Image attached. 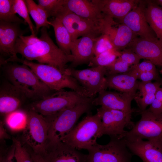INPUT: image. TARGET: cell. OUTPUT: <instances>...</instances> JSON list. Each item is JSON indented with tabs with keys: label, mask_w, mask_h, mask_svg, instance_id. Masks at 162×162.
<instances>
[{
	"label": "cell",
	"mask_w": 162,
	"mask_h": 162,
	"mask_svg": "<svg viewBox=\"0 0 162 162\" xmlns=\"http://www.w3.org/2000/svg\"><path fill=\"white\" fill-rule=\"evenodd\" d=\"M26 120V112L18 110L7 115L5 122L10 130L17 131L24 129Z\"/></svg>",
	"instance_id": "f546056e"
},
{
	"label": "cell",
	"mask_w": 162,
	"mask_h": 162,
	"mask_svg": "<svg viewBox=\"0 0 162 162\" xmlns=\"http://www.w3.org/2000/svg\"><path fill=\"white\" fill-rule=\"evenodd\" d=\"M103 135L101 119L97 113H88L68 134L60 140L78 150H87Z\"/></svg>",
	"instance_id": "277c9868"
},
{
	"label": "cell",
	"mask_w": 162,
	"mask_h": 162,
	"mask_svg": "<svg viewBox=\"0 0 162 162\" xmlns=\"http://www.w3.org/2000/svg\"><path fill=\"white\" fill-rule=\"evenodd\" d=\"M136 95L103 90L93 99V105L100 106L105 108L123 111L132 115L134 110L131 106V102Z\"/></svg>",
	"instance_id": "2e32d148"
},
{
	"label": "cell",
	"mask_w": 162,
	"mask_h": 162,
	"mask_svg": "<svg viewBox=\"0 0 162 162\" xmlns=\"http://www.w3.org/2000/svg\"><path fill=\"white\" fill-rule=\"evenodd\" d=\"M66 72L76 80L89 98H94L97 94L106 90V69L105 67H92L82 70L68 67Z\"/></svg>",
	"instance_id": "8fae6325"
},
{
	"label": "cell",
	"mask_w": 162,
	"mask_h": 162,
	"mask_svg": "<svg viewBox=\"0 0 162 162\" xmlns=\"http://www.w3.org/2000/svg\"><path fill=\"white\" fill-rule=\"evenodd\" d=\"M30 153L34 162H44L40 155L32 152H30Z\"/></svg>",
	"instance_id": "f6af8a7d"
},
{
	"label": "cell",
	"mask_w": 162,
	"mask_h": 162,
	"mask_svg": "<svg viewBox=\"0 0 162 162\" xmlns=\"http://www.w3.org/2000/svg\"><path fill=\"white\" fill-rule=\"evenodd\" d=\"M155 98V95L154 94H145L140 96L136 95L134 99L139 108L137 112L146 110V107L153 103Z\"/></svg>",
	"instance_id": "74e56055"
},
{
	"label": "cell",
	"mask_w": 162,
	"mask_h": 162,
	"mask_svg": "<svg viewBox=\"0 0 162 162\" xmlns=\"http://www.w3.org/2000/svg\"><path fill=\"white\" fill-rule=\"evenodd\" d=\"M105 16L121 20L140 1L134 0H92Z\"/></svg>",
	"instance_id": "7402d4cb"
},
{
	"label": "cell",
	"mask_w": 162,
	"mask_h": 162,
	"mask_svg": "<svg viewBox=\"0 0 162 162\" xmlns=\"http://www.w3.org/2000/svg\"><path fill=\"white\" fill-rule=\"evenodd\" d=\"M12 140L15 147L14 158L16 162H34L30 152L22 146L20 142L14 138Z\"/></svg>",
	"instance_id": "836d02e7"
},
{
	"label": "cell",
	"mask_w": 162,
	"mask_h": 162,
	"mask_svg": "<svg viewBox=\"0 0 162 162\" xmlns=\"http://www.w3.org/2000/svg\"><path fill=\"white\" fill-rule=\"evenodd\" d=\"M65 5L70 11L79 16L94 22L100 28L104 16L92 0H66Z\"/></svg>",
	"instance_id": "cb8c5ba5"
},
{
	"label": "cell",
	"mask_w": 162,
	"mask_h": 162,
	"mask_svg": "<svg viewBox=\"0 0 162 162\" xmlns=\"http://www.w3.org/2000/svg\"><path fill=\"white\" fill-rule=\"evenodd\" d=\"M27 98L25 93L6 79L0 87V112L8 115L18 109Z\"/></svg>",
	"instance_id": "ac0fdd59"
},
{
	"label": "cell",
	"mask_w": 162,
	"mask_h": 162,
	"mask_svg": "<svg viewBox=\"0 0 162 162\" xmlns=\"http://www.w3.org/2000/svg\"><path fill=\"white\" fill-rule=\"evenodd\" d=\"M50 21L54 29L58 47L67 54L71 55L73 41L69 32L59 19L54 18Z\"/></svg>",
	"instance_id": "484cf974"
},
{
	"label": "cell",
	"mask_w": 162,
	"mask_h": 162,
	"mask_svg": "<svg viewBox=\"0 0 162 162\" xmlns=\"http://www.w3.org/2000/svg\"><path fill=\"white\" fill-rule=\"evenodd\" d=\"M161 85V83L158 82L138 81L137 90H139V92L136 94V95L140 96L147 94H155Z\"/></svg>",
	"instance_id": "e575fe53"
},
{
	"label": "cell",
	"mask_w": 162,
	"mask_h": 162,
	"mask_svg": "<svg viewBox=\"0 0 162 162\" xmlns=\"http://www.w3.org/2000/svg\"><path fill=\"white\" fill-rule=\"evenodd\" d=\"M121 55V51L115 49L104 52L94 56L89 63L92 67H107L113 63Z\"/></svg>",
	"instance_id": "f1b7e54d"
},
{
	"label": "cell",
	"mask_w": 162,
	"mask_h": 162,
	"mask_svg": "<svg viewBox=\"0 0 162 162\" xmlns=\"http://www.w3.org/2000/svg\"><path fill=\"white\" fill-rule=\"evenodd\" d=\"M15 149V146L13 143L10 149L0 155V162H13Z\"/></svg>",
	"instance_id": "b9f144b4"
},
{
	"label": "cell",
	"mask_w": 162,
	"mask_h": 162,
	"mask_svg": "<svg viewBox=\"0 0 162 162\" xmlns=\"http://www.w3.org/2000/svg\"><path fill=\"white\" fill-rule=\"evenodd\" d=\"M143 10L147 22L162 42V8L152 1H143Z\"/></svg>",
	"instance_id": "d4e9b609"
},
{
	"label": "cell",
	"mask_w": 162,
	"mask_h": 162,
	"mask_svg": "<svg viewBox=\"0 0 162 162\" xmlns=\"http://www.w3.org/2000/svg\"><path fill=\"white\" fill-rule=\"evenodd\" d=\"M137 72V79H140L142 82H152V80H156L158 78L157 73L152 72Z\"/></svg>",
	"instance_id": "60d3db41"
},
{
	"label": "cell",
	"mask_w": 162,
	"mask_h": 162,
	"mask_svg": "<svg viewBox=\"0 0 162 162\" xmlns=\"http://www.w3.org/2000/svg\"><path fill=\"white\" fill-rule=\"evenodd\" d=\"M97 113L101 120L103 135L110 138H123L127 132L125 128H132L135 124L131 121L132 115L123 111L100 106Z\"/></svg>",
	"instance_id": "30bf717a"
},
{
	"label": "cell",
	"mask_w": 162,
	"mask_h": 162,
	"mask_svg": "<svg viewBox=\"0 0 162 162\" xmlns=\"http://www.w3.org/2000/svg\"><path fill=\"white\" fill-rule=\"evenodd\" d=\"M102 34L107 35L116 50L121 51L126 48L138 36L123 23H118L111 18L106 19L101 27Z\"/></svg>",
	"instance_id": "9a60e30c"
},
{
	"label": "cell",
	"mask_w": 162,
	"mask_h": 162,
	"mask_svg": "<svg viewBox=\"0 0 162 162\" xmlns=\"http://www.w3.org/2000/svg\"><path fill=\"white\" fill-rule=\"evenodd\" d=\"M137 73L130 68L126 73L110 75L105 76V87L120 92L136 94L138 81Z\"/></svg>",
	"instance_id": "603a6c76"
},
{
	"label": "cell",
	"mask_w": 162,
	"mask_h": 162,
	"mask_svg": "<svg viewBox=\"0 0 162 162\" xmlns=\"http://www.w3.org/2000/svg\"><path fill=\"white\" fill-rule=\"evenodd\" d=\"M6 79L22 91L27 98L41 99L52 90L28 66L13 62L2 65Z\"/></svg>",
	"instance_id": "7a4b0ae2"
},
{
	"label": "cell",
	"mask_w": 162,
	"mask_h": 162,
	"mask_svg": "<svg viewBox=\"0 0 162 162\" xmlns=\"http://www.w3.org/2000/svg\"><path fill=\"white\" fill-rule=\"evenodd\" d=\"M20 24L0 21V52L1 58H7L4 64L13 62L18 57L15 45L19 37L26 32L21 29Z\"/></svg>",
	"instance_id": "5bb4252c"
},
{
	"label": "cell",
	"mask_w": 162,
	"mask_h": 162,
	"mask_svg": "<svg viewBox=\"0 0 162 162\" xmlns=\"http://www.w3.org/2000/svg\"><path fill=\"white\" fill-rule=\"evenodd\" d=\"M15 62H18L29 67L39 78L52 90L54 92L67 88L89 98L86 92L72 76L53 66L35 63L18 57Z\"/></svg>",
	"instance_id": "3957f363"
},
{
	"label": "cell",
	"mask_w": 162,
	"mask_h": 162,
	"mask_svg": "<svg viewBox=\"0 0 162 162\" xmlns=\"http://www.w3.org/2000/svg\"><path fill=\"white\" fill-rule=\"evenodd\" d=\"M126 48L130 49L141 58L162 66V42L157 38H144L137 37Z\"/></svg>",
	"instance_id": "e0dca14e"
},
{
	"label": "cell",
	"mask_w": 162,
	"mask_h": 162,
	"mask_svg": "<svg viewBox=\"0 0 162 162\" xmlns=\"http://www.w3.org/2000/svg\"><path fill=\"white\" fill-rule=\"evenodd\" d=\"M106 67V76L126 73L129 70L130 68L128 64L118 58L113 63Z\"/></svg>",
	"instance_id": "d590c367"
},
{
	"label": "cell",
	"mask_w": 162,
	"mask_h": 162,
	"mask_svg": "<svg viewBox=\"0 0 162 162\" xmlns=\"http://www.w3.org/2000/svg\"><path fill=\"white\" fill-rule=\"evenodd\" d=\"M110 138L107 144L97 143L88 150L86 162H132L133 155L127 147L125 140Z\"/></svg>",
	"instance_id": "9c48e42d"
},
{
	"label": "cell",
	"mask_w": 162,
	"mask_h": 162,
	"mask_svg": "<svg viewBox=\"0 0 162 162\" xmlns=\"http://www.w3.org/2000/svg\"><path fill=\"white\" fill-rule=\"evenodd\" d=\"M120 22L126 25L140 38L148 39L157 38L146 18L143 1H140L138 4Z\"/></svg>",
	"instance_id": "d6986e66"
},
{
	"label": "cell",
	"mask_w": 162,
	"mask_h": 162,
	"mask_svg": "<svg viewBox=\"0 0 162 162\" xmlns=\"http://www.w3.org/2000/svg\"><path fill=\"white\" fill-rule=\"evenodd\" d=\"M47 28H42L40 40L33 45L25 46L16 41L15 52L21 54L24 59L36 60L38 63L51 65L66 72L67 64L72 62L73 57L71 55L66 54L55 44Z\"/></svg>",
	"instance_id": "6da1fadb"
},
{
	"label": "cell",
	"mask_w": 162,
	"mask_h": 162,
	"mask_svg": "<svg viewBox=\"0 0 162 162\" xmlns=\"http://www.w3.org/2000/svg\"><path fill=\"white\" fill-rule=\"evenodd\" d=\"M159 72L160 73L162 74V69H161L159 70Z\"/></svg>",
	"instance_id": "c3c4849f"
},
{
	"label": "cell",
	"mask_w": 162,
	"mask_h": 162,
	"mask_svg": "<svg viewBox=\"0 0 162 162\" xmlns=\"http://www.w3.org/2000/svg\"><path fill=\"white\" fill-rule=\"evenodd\" d=\"M155 65L149 60L145 59L141 63L131 66L130 68L137 72H152L157 73Z\"/></svg>",
	"instance_id": "f35d334b"
},
{
	"label": "cell",
	"mask_w": 162,
	"mask_h": 162,
	"mask_svg": "<svg viewBox=\"0 0 162 162\" xmlns=\"http://www.w3.org/2000/svg\"><path fill=\"white\" fill-rule=\"evenodd\" d=\"M155 1L156 4L161 6L160 7L162 8V0H158Z\"/></svg>",
	"instance_id": "7dc6e473"
},
{
	"label": "cell",
	"mask_w": 162,
	"mask_h": 162,
	"mask_svg": "<svg viewBox=\"0 0 162 162\" xmlns=\"http://www.w3.org/2000/svg\"><path fill=\"white\" fill-rule=\"evenodd\" d=\"M60 140H48L42 154L44 162H86L87 154Z\"/></svg>",
	"instance_id": "4fadbf2b"
},
{
	"label": "cell",
	"mask_w": 162,
	"mask_h": 162,
	"mask_svg": "<svg viewBox=\"0 0 162 162\" xmlns=\"http://www.w3.org/2000/svg\"><path fill=\"white\" fill-rule=\"evenodd\" d=\"M94 98L85 97L74 91L63 89L32 102L29 105V110L44 116H49L78 104L92 103Z\"/></svg>",
	"instance_id": "5b68a950"
},
{
	"label": "cell",
	"mask_w": 162,
	"mask_h": 162,
	"mask_svg": "<svg viewBox=\"0 0 162 162\" xmlns=\"http://www.w3.org/2000/svg\"><path fill=\"white\" fill-rule=\"evenodd\" d=\"M26 113L22 140L31 148V152L41 155L48 140L50 122L45 116L33 110H29Z\"/></svg>",
	"instance_id": "8992f818"
},
{
	"label": "cell",
	"mask_w": 162,
	"mask_h": 162,
	"mask_svg": "<svg viewBox=\"0 0 162 162\" xmlns=\"http://www.w3.org/2000/svg\"><path fill=\"white\" fill-rule=\"evenodd\" d=\"M113 49L116 50L111 40L106 34H102L95 38L94 44V56L106 51Z\"/></svg>",
	"instance_id": "d6a6232c"
},
{
	"label": "cell",
	"mask_w": 162,
	"mask_h": 162,
	"mask_svg": "<svg viewBox=\"0 0 162 162\" xmlns=\"http://www.w3.org/2000/svg\"><path fill=\"white\" fill-rule=\"evenodd\" d=\"M155 95L156 99L162 102V88L160 87L157 90Z\"/></svg>",
	"instance_id": "bcb514c9"
},
{
	"label": "cell",
	"mask_w": 162,
	"mask_h": 162,
	"mask_svg": "<svg viewBox=\"0 0 162 162\" xmlns=\"http://www.w3.org/2000/svg\"><path fill=\"white\" fill-rule=\"evenodd\" d=\"M56 18L59 19L68 30L72 41L86 35L97 37L102 34L100 27L96 23L77 15L66 6L63 11Z\"/></svg>",
	"instance_id": "7c38bea8"
},
{
	"label": "cell",
	"mask_w": 162,
	"mask_h": 162,
	"mask_svg": "<svg viewBox=\"0 0 162 162\" xmlns=\"http://www.w3.org/2000/svg\"><path fill=\"white\" fill-rule=\"evenodd\" d=\"M38 4L46 12L48 17H57L65 7L66 0H38Z\"/></svg>",
	"instance_id": "4dcf8cb0"
},
{
	"label": "cell",
	"mask_w": 162,
	"mask_h": 162,
	"mask_svg": "<svg viewBox=\"0 0 162 162\" xmlns=\"http://www.w3.org/2000/svg\"><path fill=\"white\" fill-rule=\"evenodd\" d=\"M146 110L155 114L162 113V102L156 98L150 105L149 107Z\"/></svg>",
	"instance_id": "7bdbcfd3"
},
{
	"label": "cell",
	"mask_w": 162,
	"mask_h": 162,
	"mask_svg": "<svg viewBox=\"0 0 162 162\" xmlns=\"http://www.w3.org/2000/svg\"><path fill=\"white\" fill-rule=\"evenodd\" d=\"M138 112L140 120L127 131L123 139L128 141L146 139L162 144V113L155 114L146 110Z\"/></svg>",
	"instance_id": "ba28073f"
},
{
	"label": "cell",
	"mask_w": 162,
	"mask_h": 162,
	"mask_svg": "<svg viewBox=\"0 0 162 162\" xmlns=\"http://www.w3.org/2000/svg\"><path fill=\"white\" fill-rule=\"evenodd\" d=\"M10 138L9 135L7 133L6 130L4 126V123L0 122V139L1 140H3L6 139Z\"/></svg>",
	"instance_id": "ee69618b"
},
{
	"label": "cell",
	"mask_w": 162,
	"mask_h": 162,
	"mask_svg": "<svg viewBox=\"0 0 162 162\" xmlns=\"http://www.w3.org/2000/svg\"><path fill=\"white\" fill-rule=\"evenodd\" d=\"M25 1L29 13L35 23L36 34L40 28H49L51 23L48 20L49 17L45 11L33 0H25Z\"/></svg>",
	"instance_id": "4316f807"
},
{
	"label": "cell",
	"mask_w": 162,
	"mask_h": 162,
	"mask_svg": "<svg viewBox=\"0 0 162 162\" xmlns=\"http://www.w3.org/2000/svg\"><path fill=\"white\" fill-rule=\"evenodd\" d=\"M96 38L91 35H86L72 41L70 51L73 60L68 68H73L89 63L94 56V44Z\"/></svg>",
	"instance_id": "44dd1931"
},
{
	"label": "cell",
	"mask_w": 162,
	"mask_h": 162,
	"mask_svg": "<svg viewBox=\"0 0 162 162\" xmlns=\"http://www.w3.org/2000/svg\"><path fill=\"white\" fill-rule=\"evenodd\" d=\"M13 0H0V21L8 22L27 24L14 14L12 10Z\"/></svg>",
	"instance_id": "83f0119b"
},
{
	"label": "cell",
	"mask_w": 162,
	"mask_h": 162,
	"mask_svg": "<svg viewBox=\"0 0 162 162\" xmlns=\"http://www.w3.org/2000/svg\"><path fill=\"white\" fill-rule=\"evenodd\" d=\"M92 103L78 104L54 115L45 116L50 124L48 133V140H60L68 134L75 127L80 116L88 112Z\"/></svg>",
	"instance_id": "52a82bcc"
},
{
	"label": "cell",
	"mask_w": 162,
	"mask_h": 162,
	"mask_svg": "<svg viewBox=\"0 0 162 162\" xmlns=\"http://www.w3.org/2000/svg\"><path fill=\"white\" fill-rule=\"evenodd\" d=\"M40 38L37 37L35 34L24 36L20 35L16 40V42L25 46H30L34 45L40 41Z\"/></svg>",
	"instance_id": "ab89813d"
},
{
	"label": "cell",
	"mask_w": 162,
	"mask_h": 162,
	"mask_svg": "<svg viewBox=\"0 0 162 162\" xmlns=\"http://www.w3.org/2000/svg\"><path fill=\"white\" fill-rule=\"evenodd\" d=\"M118 58L126 63L130 66L139 63L141 59L135 52L128 48H125L121 51V55Z\"/></svg>",
	"instance_id": "8d00e7d4"
},
{
	"label": "cell",
	"mask_w": 162,
	"mask_h": 162,
	"mask_svg": "<svg viewBox=\"0 0 162 162\" xmlns=\"http://www.w3.org/2000/svg\"><path fill=\"white\" fill-rule=\"evenodd\" d=\"M12 10L22 18L29 26L32 34L36 35L35 28L32 23L29 16L28 8L25 0H13Z\"/></svg>",
	"instance_id": "1f68e13d"
},
{
	"label": "cell",
	"mask_w": 162,
	"mask_h": 162,
	"mask_svg": "<svg viewBox=\"0 0 162 162\" xmlns=\"http://www.w3.org/2000/svg\"><path fill=\"white\" fill-rule=\"evenodd\" d=\"M125 141L132 154L139 157L143 162H162L161 144L143 140Z\"/></svg>",
	"instance_id": "ffe728a7"
}]
</instances>
